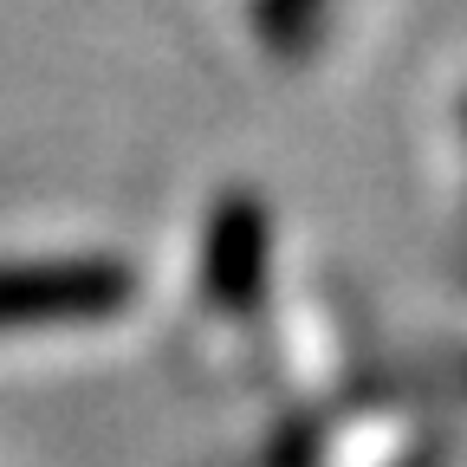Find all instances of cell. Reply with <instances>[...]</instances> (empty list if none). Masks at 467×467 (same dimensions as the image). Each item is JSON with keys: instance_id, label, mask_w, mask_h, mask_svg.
Segmentation results:
<instances>
[{"instance_id": "6da1fadb", "label": "cell", "mask_w": 467, "mask_h": 467, "mask_svg": "<svg viewBox=\"0 0 467 467\" xmlns=\"http://www.w3.org/2000/svg\"><path fill=\"white\" fill-rule=\"evenodd\" d=\"M137 273L110 260H58V266H0V331L14 325H72L110 318L130 306Z\"/></svg>"}, {"instance_id": "7a4b0ae2", "label": "cell", "mask_w": 467, "mask_h": 467, "mask_svg": "<svg viewBox=\"0 0 467 467\" xmlns=\"http://www.w3.org/2000/svg\"><path fill=\"white\" fill-rule=\"evenodd\" d=\"M260 260H266V214L254 202H227L208 234V285L227 306H241L260 279Z\"/></svg>"}]
</instances>
